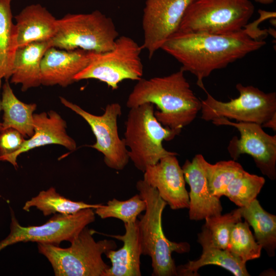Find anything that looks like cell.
Here are the masks:
<instances>
[{"instance_id": "6da1fadb", "label": "cell", "mask_w": 276, "mask_h": 276, "mask_svg": "<svg viewBox=\"0 0 276 276\" xmlns=\"http://www.w3.org/2000/svg\"><path fill=\"white\" fill-rule=\"evenodd\" d=\"M266 44L253 39L246 28L233 33L216 34L177 31L161 49L181 64V69L197 78V85L205 90L203 79L215 70L257 51Z\"/></svg>"}, {"instance_id": "7a4b0ae2", "label": "cell", "mask_w": 276, "mask_h": 276, "mask_svg": "<svg viewBox=\"0 0 276 276\" xmlns=\"http://www.w3.org/2000/svg\"><path fill=\"white\" fill-rule=\"evenodd\" d=\"M178 71L163 77L138 80L128 96L129 108L145 103L155 105L154 116L164 127L176 132L191 123L201 107L184 75Z\"/></svg>"}, {"instance_id": "3957f363", "label": "cell", "mask_w": 276, "mask_h": 276, "mask_svg": "<svg viewBox=\"0 0 276 276\" xmlns=\"http://www.w3.org/2000/svg\"><path fill=\"white\" fill-rule=\"evenodd\" d=\"M141 198L146 202L144 215L137 219L141 240L142 254L150 257L153 276L177 275L176 266L172 257L173 252L183 254L189 251L190 245L186 242H173L163 232L162 218L167 204L157 190L143 179L136 185Z\"/></svg>"}, {"instance_id": "277c9868", "label": "cell", "mask_w": 276, "mask_h": 276, "mask_svg": "<svg viewBox=\"0 0 276 276\" xmlns=\"http://www.w3.org/2000/svg\"><path fill=\"white\" fill-rule=\"evenodd\" d=\"M95 231L85 227L67 248L37 243L39 254L51 263L56 276H106L110 268L102 255L117 248L112 240L96 241Z\"/></svg>"}, {"instance_id": "5b68a950", "label": "cell", "mask_w": 276, "mask_h": 276, "mask_svg": "<svg viewBox=\"0 0 276 276\" xmlns=\"http://www.w3.org/2000/svg\"><path fill=\"white\" fill-rule=\"evenodd\" d=\"M154 105L145 103L130 108L125 122V144L128 155L135 168L143 173L147 167L161 158L177 155L167 150L164 141H171L178 134L163 126L154 116Z\"/></svg>"}, {"instance_id": "8992f818", "label": "cell", "mask_w": 276, "mask_h": 276, "mask_svg": "<svg viewBox=\"0 0 276 276\" xmlns=\"http://www.w3.org/2000/svg\"><path fill=\"white\" fill-rule=\"evenodd\" d=\"M119 33L112 19L99 10L87 14H67L57 19L51 47L82 49L97 53L112 49Z\"/></svg>"}, {"instance_id": "52a82bcc", "label": "cell", "mask_w": 276, "mask_h": 276, "mask_svg": "<svg viewBox=\"0 0 276 276\" xmlns=\"http://www.w3.org/2000/svg\"><path fill=\"white\" fill-rule=\"evenodd\" d=\"M249 0H193L177 31L227 34L242 30L252 16Z\"/></svg>"}, {"instance_id": "ba28073f", "label": "cell", "mask_w": 276, "mask_h": 276, "mask_svg": "<svg viewBox=\"0 0 276 276\" xmlns=\"http://www.w3.org/2000/svg\"><path fill=\"white\" fill-rule=\"evenodd\" d=\"M142 47L130 37H118L112 49L96 53L88 65L74 78L75 81L94 79L112 90L124 80L138 81L143 75Z\"/></svg>"}, {"instance_id": "9c48e42d", "label": "cell", "mask_w": 276, "mask_h": 276, "mask_svg": "<svg viewBox=\"0 0 276 276\" xmlns=\"http://www.w3.org/2000/svg\"><path fill=\"white\" fill-rule=\"evenodd\" d=\"M238 97L228 102L216 100L205 89L206 98L201 100V118L210 121L219 118L262 125L276 114V94L265 93L253 86L236 85Z\"/></svg>"}, {"instance_id": "30bf717a", "label": "cell", "mask_w": 276, "mask_h": 276, "mask_svg": "<svg viewBox=\"0 0 276 276\" xmlns=\"http://www.w3.org/2000/svg\"><path fill=\"white\" fill-rule=\"evenodd\" d=\"M93 209H83L75 214H56L45 223L24 226L11 209L10 232L0 242V251L18 242H35L58 245L63 241L72 242L80 232L95 220Z\"/></svg>"}, {"instance_id": "8fae6325", "label": "cell", "mask_w": 276, "mask_h": 276, "mask_svg": "<svg viewBox=\"0 0 276 276\" xmlns=\"http://www.w3.org/2000/svg\"><path fill=\"white\" fill-rule=\"evenodd\" d=\"M59 98L63 105L81 116L89 125L96 140L90 147L103 154L105 165L116 170L124 169L129 157L124 140L120 138L118 132V119L122 114L120 104H109L102 115L97 116L63 97Z\"/></svg>"}, {"instance_id": "7c38bea8", "label": "cell", "mask_w": 276, "mask_h": 276, "mask_svg": "<svg viewBox=\"0 0 276 276\" xmlns=\"http://www.w3.org/2000/svg\"><path fill=\"white\" fill-rule=\"evenodd\" d=\"M217 126L234 127L240 137H234L229 142L228 151L235 160L241 154H247L254 159L261 172L271 180L276 177V135L266 133L261 125L255 123L232 122L224 118L212 121Z\"/></svg>"}, {"instance_id": "4fadbf2b", "label": "cell", "mask_w": 276, "mask_h": 276, "mask_svg": "<svg viewBox=\"0 0 276 276\" xmlns=\"http://www.w3.org/2000/svg\"><path fill=\"white\" fill-rule=\"evenodd\" d=\"M193 0H146L142 18V49L151 59L178 30L183 14Z\"/></svg>"}, {"instance_id": "5bb4252c", "label": "cell", "mask_w": 276, "mask_h": 276, "mask_svg": "<svg viewBox=\"0 0 276 276\" xmlns=\"http://www.w3.org/2000/svg\"><path fill=\"white\" fill-rule=\"evenodd\" d=\"M176 156H167L156 164L149 166L143 177L145 182L157 190L160 197L172 210L189 206L183 171Z\"/></svg>"}, {"instance_id": "9a60e30c", "label": "cell", "mask_w": 276, "mask_h": 276, "mask_svg": "<svg viewBox=\"0 0 276 276\" xmlns=\"http://www.w3.org/2000/svg\"><path fill=\"white\" fill-rule=\"evenodd\" d=\"M206 160L202 154H196L192 161L187 159L182 166L185 181L190 186L189 216L198 221L221 214L220 198L210 192L205 168Z\"/></svg>"}, {"instance_id": "2e32d148", "label": "cell", "mask_w": 276, "mask_h": 276, "mask_svg": "<svg viewBox=\"0 0 276 276\" xmlns=\"http://www.w3.org/2000/svg\"><path fill=\"white\" fill-rule=\"evenodd\" d=\"M97 53L82 49L58 50L49 48L41 62V83L45 86L66 87L90 62Z\"/></svg>"}, {"instance_id": "e0dca14e", "label": "cell", "mask_w": 276, "mask_h": 276, "mask_svg": "<svg viewBox=\"0 0 276 276\" xmlns=\"http://www.w3.org/2000/svg\"><path fill=\"white\" fill-rule=\"evenodd\" d=\"M34 133L29 139L25 140L21 148L15 153L0 156V160L11 164L15 168L18 167L17 158L21 153L30 150L50 144L64 146L71 151L76 149L75 140L66 132V123L55 111L34 113Z\"/></svg>"}, {"instance_id": "ac0fdd59", "label": "cell", "mask_w": 276, "mask_h": 276, "mask_svg": "<svg viewBox=\"0 0 276 276\" xmlns=\"http://www.w3.org/2000/svg\"><path fill=\"white\" fill-rule=\"evenodd\" d=\"M198 242L202 247L200 257L195 261H189L184 265L176 266L177 275L197 276L198 269L206 265H215L222 267L235 276H249L246 263L233 256L227 249L215 246L210 234L204 226L198 234Z\"/></svg>"}, {"instance_id": "d6986e66", "label": "cell", "mask_w": 276, "mask_h": 276, "mask_svg": "<svg viewBox=\"0 0 276 276\" xmlns=\"http://www.w3.org/2000/svg\"><path fill=\"white\" fill-rule=\"evenodd\" d=\"M125 233L123 235L108 236L123 242L117 250H110L105 255L111 266L106 276H140V257L142 247L137 220L124 223Z\"/></svg>"}, {"instance_id": "ffe728a7", "label": "cell", "mask_w": 276, "mask_h": 276, "mask_svg": "<svg viewBox=\"0 0 276 276\" xmlns=\"http://www.w3.org/2000/svg\"><path fill=\"white\" fill-rule=\"evenodd\" d=\"M15 18L18 48L51 40L56 33L57 19L40 4L26 7Z\"/></svg>"}, {"instance_id": "44dd1931", "label": "cell", "mask_w": 276, "mask_h": 276, "mask_svg": "<svg viewBox=\"0 0 276 276\" xmlns=\"http://www.w3.org/2000/svg\"><path fill=\"white\" fill-rule=\"evenodd\" d=\"M50 47V40L18 47L13 60L10 83L20 84L23 91L41 85V62Z\"/></svg>"}, {"instance_id": "7402d4cb", "label": "cell", "mask_w": 276, "mask_h": 276, "mask_svg": "<svg viewBox=\"0 0 276 276\" xmlns=\"http://www.w3.org/2000/svg\"><path fill=\"white\" fill-rule=\"evenodd\" d=\"M1 100L3 111L2 128H13L24 137H31L34 133V112L37 105L20 101L14 95L8 80L2 87Z\"/></svg>"}, {"instance_id": "603a6c76", "label": "cell", "mask_w": 276, "mask_h": 276, "mask_svg": "<svg viewBox=\"0 0 276 276\" xmlns=\"http://www.w3.org/2000/svg\"><path fill=\"white\" fill-rule=\"evenodd\" d=\"M241 208L242 217L253 228L256 241L269 257L274 256L276 248V216L264 210L257 199Z\"/></svg>"}, {"instance_id": "cb8c5ba5", "label": "cell", "mask_w": 276, "mask_h": 276, "mask_svg": "<svg viewBox=\"0 0 276 276\" xmlns=\"http://www.w3.org/2000/svg\"><path fill=\"white\" fill-rule=\"evenodd\" d=\"M8 0H0V80L11 76L13 60L18 48L17 30Z\"/></svg>"}, {"instance_id": "d4e9b609", "label": "cell", "mask_w": 276, "mask_h": 276, "mask_svg": "<svg viewBox=\"0 0 276 276\" xmlns=\"http://www.w3.org/2000/svg\"><path fill=\"white\" fill-rule=\"evenodd\" d=\"M102 205L72 200L59 194L55 188L50 187L39 192L38 195L27 201L22 209L29 212L31 208L34 207L47 216L56 214H73L83 209H96Z\"/></svg>"}, {"instance_id": "484cf974", "label": "cell", "mask_w": 276, "mask_h": 276, "mask_svg": "<svg viewBox=\"0 0 276 276\" xmlns=\"http://www.w3.org/2000/svg\"><path fill=\"white\" fill-rule=\"evenodd\" d=\"M265 182L263 177L243 170L228 185L224 196L239 207L247 206L256 199Z\"/></svg>"}, {"instance_id": "4316f807", "label": "cell", "mask_w": 276, "mask_h": 276, "mask_svg": "<svg viewBox=\"0 0 276 276\" xmlns=\"http://www.w3.org/2000/svg\"><path fill=\"white\" fill-rule=\"evenodd\" d=\"M262 248L246 221L241 220L234 225L226 248L233 256L246 263L249 260L259 258Z\"/></svg>"}, {"instance_id": "83f0119b", "label": "cell", "mask_w": 276, "mask_h": 276, "mask_svg": "<svg viewBox=\"0 0 276 276\" xmlns=\"http://www.w3.org/2000/svg\"><path fill=\"white\" fill-rule=\"evenodd\" d=\"M146 208L145 201L137 194L126 200L116 198L108 200L106 205L102 204L95 209V213L102 219L115 218L122 220L124 223H128L135 222L137 217Z\"/></svg>"}, {"instance_id": "f1b7e54d", "label": "cell", "mask_w": 276, "mask_h": 276, "mask_svg": "<svg viewBox=\"0 0 276 276\" xmlns=\"http://www.w3.org/2000/svg\"><path fill=\"white\" fill-rule=\"evenodd\" d=\"M209 188L213 196L220 198L232 180L244 169L234 160L220 161L205 165Z\"/></svg>"}, {"instance_id": "f546056e", "label": "cell", "mask_w": 276, "mask_h": 276, "mask_svg": "<svg viewBox=\"0 0 276 276\" xmlns=\"http://www.w3.org/2000/svg\"><path fill=\"white\" fill-rule=\"evenodd\" d=\"M241 208L225 215L206 217L204 226L209 231L213 244L222 249L227 248L234 225L241 220Z\"/></svg>"}, {"instance_id": "4dcf8cb0", "label": "cell", "mask_w": 276, "mask_h": 276, "mask_svg": "<svg viewBox=\"0 0 276 276\" xmlns=\"http://www.w3.org/2000/svg\"><path fill=\"white\" fill-rule=\"evenodd\" d=\"M16 129L7 128L0 130V156L12 154L18 150L25 139Z\"/></svg>"}, {"instance_id": "1f68e13d", "label": "cell", "mask_w": 276, "mask_h": 276, "mask_svg": "<svg viewBox=\"0 0 276 276\" xmlns=\"http://www.w3.org/2000/svg\"><path fill=\"white\" fill-rule=\"evenodd\" d=\"M262 127H268L273 130H276V114L274 115L270 119L261 125Z\"/></svg>"}, {"instance_id": "d6a6232c", "label": "cell", "mask_w": 276, "mask_h": 276, "mask_svg": "<svg viewBox=\"0 0 276 276\" xmlns=\"http://www.w3.org/2000/svg\"><path fill=\"white\" fill-rule=\"evenodd\" d=\"M256 2L262 4H270L272 3L274 0H254Z\"/></svg>"}, {"instance_id": "836d02e7", "label": "cell", "mask_w": 276, "mask_h": 276, "mask_svg": "<svg viewBox=\"0 0 276 276\" xmlns=\"http://www.w3.org/2000/svg\"><path fill=\"white\" fill-rule=\"evenodd\" d=\"M1 86H2V80H0V90H1ZM1 110H2L1 100L0 99V112ZM2 122L0 121V130L2 129Z\"/></svg>"}, {"instance_id": "e575fe53", "label": "cell", "mask_w": 276, "mask_h": 276, "mask_svg": "<svg viewBox=\"0 0 276 276\" xmlns=\"http://www.w3.org/2000/svg\"><path fill=\"white\" fill-rule=\"evenodd\" d=\"M8 1H9V2H11V0H8Z\"/></svg>"}]
</instances>
